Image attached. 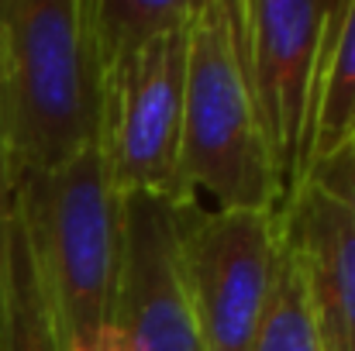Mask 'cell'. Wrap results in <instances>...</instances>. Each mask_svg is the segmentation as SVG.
<instances>
[{
    "label": "cell",
    "instance_id": "cell-12",
    "mask_svg": "<svg viewBox=\"0 0 355 351\" xmlns=\"http://www.w3.org/2000/svg\"><path fill=\"white\" fill-rule=\"evenodd\" d=\"M0 351H59L17 210H14V234H10V272H7V303L0 324Z\"/></svg>",
    "mask_w": 355,
    "mask_h": 351
},
{
    "label": "cell",
    "instance_id": "cell-9",
    "mask_svg": "<svg viewBox=\"0 0 355 351\" xmlns=\"http://www.w3.org/2000/svg\"><path fill=\"white\" fill-rule=\"evenodd\" d=\"M355 138V0L328 3V24L321 38V69H318V104L311 120V159L335 155Z\"/></svg>",
    "mask_w": 355,
    "mask_h": 351
},
{
    "label": "cell",
    "instance_id": "cell-6",
    "mask_svg": "<svg viewBox=\"0 0 355 351\" xmlns=\"http://www.w3.org/2000/svg\"><path fill=\"white\" fill-rule=\"evenodd\" d=\"M187 28L155 38L101 76L97 152L121 200L180 204V131L187 87Z\"/></svg>",
    "mask_w": 355,
    "mask_h": 351
},
{
    "label": "cell",
    "instance_id": "cell-8",
    "mask_svg": "<svg viewBox=\"0 0 355 351\" xmlns=\"http://www.w3.org/2000/svg\"><path fill=\"white\" fill-rule=\"evenodd\" d=\"M276 217L324 351H355V221L311 183Z\"/></svg>",
    "mask_w": 355,
    "mask_h": 351
},
{
    "label": "cell",
    "instance_id": "cell-7",
    "mask_svg": "<svg viewBox=\"0 0 355 351\" xmlns=\"http://www.w3.org/2000/svg\"><path fill=\"white\" fill-rule=\"evenodd\" d=\"M107 351H207L180 276L176 200H124V269Z\"/></svg>",
    "mask_w": 355,
    "mask_h": 351
},
{
    "label": "cell",
    "instance_id": "cell-3",
    "mask_svg": "<svg viewBox=\"0 0 355 351\" xmlns=\"http://www.w3.org/2000/svg\"><path fill=\"white\" fill-rule=\"evenodd\" d=\"M176 172L180 200H211V210H276L241 62L235 0L193 3Z\"/></svg>",
    "mask_w": 355,
    "mask_h": 351
},
{
    "label": "cell",
    "instance_id": "cell-13",
    "mask_svg": "<svg viewBox=\"0 0 355 351\" xmlns=\"http://www.w3.org/2000/svg\"><path fill=\"white\" fill-rule=\"evenodd\" d=\"M304 183L318 186L328 200H335V204L355 221V138L345 141L335 155L314 162Z\"/></svg>",
    "mask_w": 355,
    "mask_h": 351
},
{
    "label": "cell",
    "instance_id": "cell-5",
    "mask_svg": "<svg viewBox=\"0 0 355 351\" xmlns=\"http://www.w3.org/2000/svg\"><path fill=\"white\" fill-rule=\"evenodd\" d=\"M276 210L176 204L180 276L207 351H252L276 265Z\"/></svg>",
    "mask_w": 355,
    "mask_h": 351
},
{
    "label": "cell",
    "instance_id": "cell-14",
    "mask_svg": "<svg viewBox=\"0 0 355 351\" xmlns=\"http://www.w3.org/2000/svg\"><path fill=\"white\" fill-rule=\"evenodd\" d=\"M10 234H14V179L0 155V324L7 303V272H10Z\"/></svg>",
    "mask_w": 355,
    "mask_h": 351
},
{
    "label": "cell",
    "instance_id": "cell-10",
    "mask_svg": "<svg viewBox=\"0 0 355 351\" xmlns=\"http://www.w3.org/2000/svg\"><path fill=\"white\" fill-rule=\"evenodd\" d=\"M197 0H87L90 42L101 76L162 35L190 24Z\"/></svg>",
    "mask_w": 355,
    "mask_h": 351
},
{
    "label": "cell",
    "instance_id": "cell-1",
    "mask_svg": "<svg viewBox=\"0 0 355 351\" xmlns=\"http://www.w3.org/2000/svg\"><path fill=\"white\" fill-rule=\"evenodd\" d=\"M101 134L87 0H0V155L10 179L55 172Z\"/></svg>",
    "mask_w": 355,
    "mask_h": 351
},
{
    "label": "cell",
    "instance_id": "cell-2",
    "mask_svg": "<svg viewBox=\"0 0 355 351\" xmlns=\"http://www.w3.org/2000/svg\"><path fill=\"white\" fill-rule=\"evenodd\" d=\"M14 210L59 351H107L124 269V200L101 152L17 179Z\"/></svg>",
    "mask_w": 355,
    "mask_h": 351
},
{
    "label": "cell",
    "instance_id": "cell-11",
    "mask_svg": "<svg viewBox=\"0 0 355 351\" xmlns=\"http://www.w3.org/2000/svg\"><path fill=\"white\" fill-rule=\"evenodd\" d=\"M252 351H324L297 262L283 241V231L276 237V265H272V286L266 296L262 321L255 327Z\"/></svg>",
    "mask_w": 355,
    "mask_h": 351
},
{
    "label": "cell",
    "instance_id": "cell-4",
    "mask_svg": "<svg viewBox=\"0 0 355 351\" xmlns=\"http://www.w3.org/2000/svg\"><path fill=\"white\" fill-rule=\"evenodd\" d=\"M235 17L248 93L279 210L307 179L328 3L235 0Z\"/></svg>",
    "mask_w": 355,
    "mask_h": 351
}]
</instances>
